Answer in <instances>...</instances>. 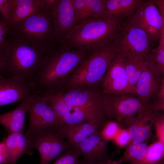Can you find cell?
Listing matches in <instances>:
<instances>
[{"mask_svg": "<svg viewBox=\"0 0 164 164\" xmlns=\"http://www.w3.org/2000/svg\"><path fill=\"white\" fill-rule=\"evenodd\" d=\"M123 21L108 15L81 21L75 24L60 43L61 46L91 54L112 43Z\"/></svg>", "mask_w": 164, "mask_h": 164, "instance_id": "6da1fadb", "label": "cell"}, {"mask_svg": "<svg viewBox=\"0 0 164 164\" xmlns=\"http://www.w3.org/2000/svg\"><path fill=\"white\" fill-rule=\"evenodd\" d=\"M56 46L46 53L33 81L34 92L38 93L53 90L86 57L80 50Z\"/></svg>", "mask_w": 164, "mask_h": 164, "instance_id": "7a4b0ae2", "label": "cell"}, {"mask_svg": "<svg viewBox=\"0 0 164 164\" xmlns=\"http://www.w3.org/2000/svg\"><path fill=\"white\" fill-rule=\"evenodd\" d=\"M1 49L2 74L33 83L47 52L7 38Z\"/></svg>", "mask_w": 164, "mask_h": 164, "instance_id": "3957f363", "label": "cell"}, {"mask_svg": "<svg viewBox=\"0 0 164 164\" xmlns=\"http://www.w3.org/2000/svg\"><path fill=\"white\" fill-rule=\"evenodd\" d=\"M7 38L47 51L57 44L50 9H46L8 28Z\"/></svg>", "mask_w": 164, "mask_h": 164, "instance_id": "277c9868", "label": "cell"}, {"mask_svg": "<svg viewBox=\"0 0 164 164\" xmlns=\"http://www.w3.org/2000/svg\"><path fill=\"white\" fill-rule=\"evenodd\" d=\"M117 54L112 43L91 53L74 71L68 81L70 89L91 87L101 81Z\"/></svg>", "mask_w": 164, "mask_h": 164, "instance_id": "5b68a950", "label": "cell"}, {"mask_svg": "<svg viewBox=\"0 0 164 164\" xmlns=\"http://www.w3.org/2000/svg\"><path fill=\"white\" fill-rule=\"evenodd\" d=\"M152 42L144 30L127 20L121 23L112 45L116 53L145 59L152 49Z\"/></svg>", "mask_w": 164, "mask_h": 164, "instance_id": "8992f818", "label": "cell"}, {"mask_svg": "<svg viewBox=\"0 0 164 164\" xmlns=\"http://www.w3.org/2000/svg\"><path fill=\"white\" fill-rule=\"evenodd\" d=\"M25 136L33 148L38 151L40 164H49L71 147L56 126L34 131Z\"/></svg>", "mask_w": 164, "mask_h": 164, "instance_id": "52a82bcc", "label": "cell"}, {"mask_svg": "<svg viewBox=\"0 0 164 164\" xmlns=\"http://www.w3.org/2000/svg\"><path fill=\"white\" fill-rule=\"evenodd\" d=\"M102 109L105 116L115 119L120 126L127 118L150 110L135 94H102Z\"/></svg>", "mask_w": 164, "mask_h": 164, "instance_id": "ba28073f", "label": "cell"}, {"mask_svg": "<svg viewBox=\"0 0 164 164\" xmlns=\"http://www.w3.org/2000/svg\"><path fill=\"white\" fill-rule=\"evenodd\" d=\"M27 99L29 123L25 135L34 131L57 126L58 119L56 114L43 96L33 92Z\"/></svg>", "mask_w": 164, "mask_h": 164, "instance_id": "9c48e42d", "label": "cell"}, {"mask_svg": "<svg viewBox=\"0 0 164 164\" xmlns=\"http://www.w3.org/2000/svg\"><path fill=\"white\" fill-rule=\"evenodd\" d=\"M128 20L132 25L144 30L152 41L159 42L164 19L153 0H144Z\"/></svg>", "mask_w": 164, "mask_h": 164, "instance_id": "30bf717a", "label": "cell"}, {"mask_svg": "<svg viewBox=\"0 0 164 164\" xmlns=\"http://www.w3.org/2000/svg\"><path fill=\"white\" fill-rule=\"evenodd\" d=\"M162 75L147 56L144 68L136 84V95L147 107L151 109L160 87Z\"/></svg>", "mask_w": 164, "mask_h": 164, "instance_id": "8fae6325", "label": "cell"}, {"mask_svg": "<svg viewBox=\"0 0 164 164\" xmlns=\"http://www.w3.org/2000/svg\"><path fill=\"white\" fill-rule=\"evenodd\" d=\"M125 56L123 53L117 54L108 69L101 81L102 94L128 93Z\"/></svg>", "mask_w": 164, "mask_h": 164, "instance_id": "7c38bea8", "label": "cell"}, {"mask_svg": "<svg viewBox=\"0 0 164 164\" xmlns=\"http://www.w3.org/2000/svg\"><path fill=\"white\" fill-rule=\"evenodd\" d=\"M48 7L51 12L56 41L60 43L75 24V15L72 0H56Z\"/></svg>", "mask_w": 164, "mask_h": 164, "instance_id": "4fadbf2b", "label": "cell"}, {"mask_svg": "<svg viewBox=\"0 0 164 164\" xmlns=\"http://www.w3.org/2000/svg\"><path fill=\"white\" fill-rule=\"evenodd\" d=\"M33 83L13 77L0 76V107L25 100L34 91Z\"/></svg>", "mask_w": 164, "mask_h": 164, "instance_id": "5bb4252c", "label": "cell"}, {"mask_svg": "<svg viewBox=\"0 0 164 164\" xmlns=\"http://www.w3.org/2000/svg\"><path fill=\"white\" fill-rule=\"evenodd\" d=\"M61 93L65 101L73 108L91 110L105 115L102 109V94L97 91L80 87Z\"/></svg>", "mask_w": 164, "mask_h": 164, "instance_id": "9a60e30c", "label": "cell"}, {"mask_svg": "<svg viewBox=\"0 0 164 164\" xmlns=\"http://www.w3.org/2000/svg\"><path fill=\"white\" fill-rule=\"evenodd\" d=\"M152 110L139 113L136 117L125 119L120 125L129 132L130 140L129 143L134 144L145 142L151 136V120Z\"/></svg>", "mask_w": 164, "mask_h": 164, "instance_id": "2e32d148", "label": "cell"}, {"mask_svg": "<svg viewBox=\"0 0 164 164\" xmlns=\"http://www.w3.org/2000/svg\"><path fill=\"white\" fill-rule=\"evenodd\" d=\"M108 141L101 134L100 130L89 137L75 148L83 158V160L95 162L107 159Z\"/></svg>", "mask_w": 164, "mask_h": 164, "instance_id": "e0dca14e", "label": "cell"}, {"mask_svg": "<svg viewBox=\"0 0 164 164\" xmlns=\"http://www.w3.org/2000/svg\"><path fill=\"white\" fill-rule=\"evenodd\" d=\"M8 28L21 22L48 6L45 0H9Z\"/></svg>", "mask_w": 164, "mask_h": 164, "instance_id": "ac0fdd59", "label": "cell"}, {"mask_svg": "<svg viewBox=\"0 0 164 164\" xmlns=\"http://www.w3.org/2000/svg\"><path fill=\"white\" fill-rule=\"evenodd\" d=\"M57 127L71 147L75 148L84 140L99 131L101 125L98 121L92 120L73 125Z\"/></svg>", "mask_w": 164, "mask_h": 164, "instance_id": "d6986e66", "label": "cell"}, {"mask_svg": "<svg viewBox=\"0 0 164 164\" xmlns=\"http://www.w3.org/2000/svg\"><path fill=\"white\" fill-rule=\"evenodd\" d=\"M3 141L8 155V164H15L24 154L32 153L33 148L30 142L23 133L9 134Z\"/></svg>", "mask_w": 164, "mask_h": 164, "instance_id": "ffe728a7", "label": "cell"}, {"mask_svg": "<svg viewBox=\"0 0 164 164\" xmlns=\"http://www.w3.org/2000/svg\"><path fill=\"white\" fill-rule=\"evenodd\" d=\"M29 104L27 98L15 109L0 114V124L9 134L23 133Z\"/></svg>", "mask_w": 164, "mask_h": 164, "instance_id": "44dd1931", "label": "cell"}, {"mask_svg": "<svg viewBox=\"0 0 164 164\" xmlns=\"http://www.w3.org/2000/svg\"><path fill=\"white\" fill-rule=\"evenodd\" d=\"M142 0H105L107 15L121 19L128 20L143 3Z\"/></svg>", "mask_w": 164, "mask_h": 164, "instance_id": "7402d4cb", "label": "cell"}, {"mask_svg": "<svg viewBox=\"0 0 164 164\" xmlns=\"http://www.w3.org/2000/svg\"><path fill=\"white\" fill-rule=\"evenodd\" d=\"M105 117L104 114L91 110L74 108L73 111L66 114L58 120L57 126L73 125L94 120L99 122L101 128L106 121Z\"/></svg>", "mask_w": 164, "mask_h": 164, "instance_id": "603a6c76", "label": "cell"}, {"mask_svg": "<svg viewBox=\"0 0 164 164\" xmlns=\"http://www.w3.org/2000/svg\"><path fill=\"white\" fill-rule=\"evenodd\" d=\"M145 59L139 56L125 55L124 63L128 82V93L136 95V86L143 70Z\"/></svg>", "mask_w": 164, "mask_h": 164, "instance_id": "cb8c5ba5", "label": "cell"}, {"mask_svg": "<svg viewBox=\"0 0 164 164\" xmlns=\"http://www.w3.org/2000/svg\"><path fill=\"white\" fill-rule=\"evenodd\" d=\"M148 145L146 142L128 143L122 156L118 160L123 163L143 164L147 154Z\"/></svg>", "mask_w": 164, "mask_h": 164, "instance_id": "d4e9b609", "label": "cell"}, {"mask_svg": "<svg viewBox=\"0 0 164 164\" xmlns=\"http://www.w3.org/2000/svg\"><path fill=\"white\" fill-rule=\"evenodd\" d=\"M143 164H164V142L157 140L148 145Z\"/></svg>", "mask_w": 164, "mask_h": 164, "instance_id": "484cf974", "label": "cell"}, {"mask_svg": "<svg viewBox=\"0 0 164 164\" xmlns=\"http://www.w3.org/2000/svg\"><path fill=\"white\" fill-rule=\"evenodd\" d=\"M158 46L151 49L147 55L162 75L164 74V27L162 28Z\"/></svg>", "mask_w": 164, "mask_h": 164, "instance_id": "4316f807", "label": "cell"}, {"mask_svg": "<svg viewBox=\"0 0 164 164\" xmlns=\"http://www.w3.org/2000/svg\"><path fill=\"white\" fill-rule=\"evenodd\" d=\"M89 18L99 19L108 15L105 8V0H88Z\"/></svg>", "mask_w": 164, "mask_h": 164, "instance_id": "83f0119b", "label": "cell"}, {"mask_svg": "<svg viewBox=\"0 0 164 164\" xmlns=\"http://www.w3.org/2000/svg\"><path fill=\"white\" fill-rule=\"evenodd\" d=\"M80 155L77 150L71 147L58 157L53 164H80Z\"/></svg>", "mask_w": 164, "mask_h": 164, "instance_id": "f1b7e54d", "label": "cell"}, {"mask_svg": "<svg viewBox=\"0 0 164 164\" xmlns=\"http://www.w3.org/2000/svg\"><path fill=\"white\" fill-rule=\"evenodd\" d=\"M162 111H153L151 119L157 140L164 142V115Z\"/></svg>", "mask_w": 164, "mask_h": 164, "instance_id": "f546056e", "label": "cell"}, {"mask_svg": "<svg viewBox=\"0 0 164 164\" xmlns=\"http://www.w3.org/2000/svg\"><path fill=\"white\" fill-rule=\"evenodd\" d=\"M72 2L75 15V24L89 18L88 0H72Z\"/></svg>", "mask_w": 164, "mask_h": 164, "instance_id": "4dcf8cb0", "label": "cell"}, {"mask_svg": "<svg viewBox=\"0 0 164 164\" xmlns=\"http://www.w3.org/2000/svg\"><path fill=\"white\" fill-rule=\"evenodd\" d=\"M121 127L116 121H106L100 131L103 136L107 140H113L118 132Z\"/></svg>", "mask_w": 164, "mask_h": 164, "instance_id": "1f68e13d", "label": "cell"}, {"mask_svg": "<svg viewBox=\"0 0 164 164\" xmlns=\"http://www.w3.org/2000/svg\"><path fill=\"white\" fill-rule=\"evenodd\" d=\"M155 111H163L164 110V77L158 91L155 101L151 107Z\"/></svg>", "mask_w": 164, "mask_h": 164, "instance_id": "d6a6232c", "label": "cell"}, {"mask_svg": "<svg viewBox=\"0 0 164 164\" xmlns=\"http://www.w3.org/2000/svg\"><path fill=\"white\" fill-rule=\"evenodd\" d=\"M130 140L129 133L126 128L121 127L116 136L113 139L116 144L122 147L126 146Z\"/></svg>", "mask_w": 164, "mask_h": 164, "instance_id": "836d02e7", "label": "cell"}, {"mask_svg": "<svg viewBox=\"0 0 164 164\" xmlns=\"http://www.w3.org/2000/svg\"><path fill=\"white\" fill-rule=\"evenodd\" d=\"M9 0H0V13L2 19L6 23L9 18Z\"/></svg>", "mask_w": 164, "mask_h": 164, "instance_id": "e575fe53", "label": "cell"}, {"mask_svg": "<svg viewBox=\"0 0 164 164\" xmlns=\"http://www.w3.org/2000/svg\"><path fill=\"white\" fill-rule=\"evenodd\" d=\"M8 32V27L6 23L2 19L0 21V48H2L7 41L6 36Z\"/></svg>", "mask_w": 164, "mask_h": 164, "instance_id": "d590c367", "label": "cell"}, {"mask_svg": "<svg viewBox=\"0 0 164 164\" xmlns=\"http://www.w3.org/2000/svg\"><path fill=\"white\" fill-rule=\"evenodd\" d=\"M8 158L3 140L0 142V164H8Z\"/></svg>", "mask_w": 164, "mask_h": 164, "instance_id": "8d00e7d4", "label": "cell"}, {"mask_svg": "<svg viewBox=\"0 0 164 164\" xmlns=\"http://www.w3.org/2000/svg\"><path fill=\"white\" fill-rule=\"evenodd\" d=\"M153 1L162 19H164V0H153Z\"/></svg>", "mask_w": 164, "mask_h": 164, "instance_id": "74e56055", "label": "cell"}, {"mask_svg": "<svg viewBox=\"0 0 164 164\" xmlns=\"http://www.w3.org/2000/svg\"><path fill=\"white\" fill-rule=\"evenodd\" d=\"M108 159L95 162H87L83 160L80 161V164H106Z\"/></svg>", "mask_w": 164, "mask_h": 164, "instance_id": "f35d334b", "label": "cell"}, {"mask_svg": "<svg viewBox=\"0 0 164 164\" xmlns=\"http://www.w3.org/2000/svg\"><path fill=\"white\" fill-rule=\"evenodd\" d=\"M106 164H122V163L118 160H112L111 159L109 158Z\"/></svg>", "mask_w": 164, "mask_h": 164, "instance_id": "ab89813d", "label": "cell"}]
</instances>
